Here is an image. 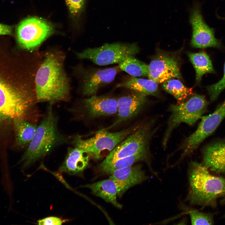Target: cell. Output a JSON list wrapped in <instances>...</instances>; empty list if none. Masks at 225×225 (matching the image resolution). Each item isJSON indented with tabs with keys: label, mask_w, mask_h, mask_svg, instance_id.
I'll return each mask as SVG.
<instances>
[{
	"label": "cell",
	"mask_w": 225,
	"mask_h": 225,
	"mask_svg": "<svg viewBox=\"0 0 225 225\" xmlns=\"http://www.w3.org/2000/svg\"><path fill=\"white\" fill-rule=\"evenodd\" d=\"M67 221L68 220H62L57 217H50L40 220L38 222L39 225H62Z\"/></svg>",
	"instance_id": "cell-29"
},
{
	"label": "cell",
	"mask_w": 225,
	"mask_h": 225,
	"mask_svg": "<svg viewBox=\"0 0 225 225\" xmlns=\"http://www.w3.org/2000/svg\"><path fill=\"white\" fill-rule=\"evenodd\" d=\"M121 70L134 77L148 76V65L130 56L119 64Z\"/></svg>",
	"instance_id": "cell-24"
},
{
	"label": "cell",
	"mask_w": 225,
	"mask_h": 225,
	"mask_svg": "<svg viewBox=\"0 0 225 225\" xmlns=\"http://www.w3.org/2000/svg\"><path fill=\"white\" fill-rule=\"evenodd\" d=\"M208 102L202 95H195L186 102L172 105L170 109L171 115L162 141L166 148L172 130L182 123L190 126L194 125L207 110Z\"/></svg>",
	"instance_id": "cell-6"
},
{
	"label": "cell",
	"mask_w": 225,
	"mask_h": 225,
	"mask_svg": "<svg viewBox=\"0 0 225 225\" xmlns=\"http://www.w3.org/2000/svg\"><path fill=\"white\" fill-rule=\"evenodd\" d=\"M82 70V92L83 95L91 96L96 95L100 88L112 82L121 70L118 66Z\"/></svg>",
	"instance_id": "cell-12"
},
{
	"label": "cell",
	"mask_w": 225,
	"mask_h": 225,
	"mask_svg": "<svg viewBox=\"0 0 225 225\" xmlns=\"http://www.w3.org/2000/svg\"><path fill=\"white\" fill-rule=\"evenodd\" d=\"M15 138L18 145L21 147H28L36 133L38 124L24 120L15 121L13 123Z\"/></svg>",
	"instance_id": "cell-20"
},
{
	"label": "cell",
	"mask_w": 225,
	"mask_h": 225,
	"mask_svg": "<svg viewBox=\"0 0 225 225\" xmlns=\"http://www.w3.org/2000/svg\"><path fill=\"white\" fill-rule=\"evenodd\" d=\"M139 51L136 43L115 42L105 43L99 47L88 48L75 54L79 59H88L97 65L104 66L119 64L127 58L134 56Z\"/></svg>",
	"instance_id": "cell-7"
},
{
	"label": "cell",
	"mask_w": 225,
	"mask_h": 225,
	"mask_svg": "<svg viewBox=\"0 0 225 225\" xmlns=\"http://www.w3.org/2000/svg\"><path fill=\"white\" fill-rule=\"evenodd\" d=\"M189 21L192 29L191 43L193 47L222 48L220 41L215 36L214 30L205 22L199 3H195L191 10Z\"/></svg>",
	"instance_id": "cell-11"
},
{
	"label": "cell",
	"mask_w": 225,
	"mask_h": 225,
	"mask_svg": "<svg viewBox=\"0 0 225 225\" xmlns=\"http://www.w3.org/2000/svg\"><path fill=\"white\" fill-rule=\"evenodd\" d=\"M192 225H212L213 224L212 216L210 214L192 211L190 213Z\"/></svg>",
	"instance_id": "cell-27"
},
{
	"label": "cell",
	"mask_w": 225,
	"mask_h": 225,
	"mask_svg": "<svg viewBox=\"0 0 225 225\" xmlns=\"http://www.w3.org/2000/svg\"><path fill=\"white\" fill-rule=\"evenodd\" d=\"M12 31V26L0 23V35H11Z\"/></svg>",
	"instance_id": "cell-30"
},
{
	"label": "cell",
	"mask_w": 225,
	"mask_h": 225,
	"mask_svg": "<svg viewBox=\"0 0 225 225\" xmlns=\"http://www.w3.org/2000/svg\"><path fill=\"white\" fill-rule=\"evenodd\" d=\"M65 58L64 53L59 50H50L43 55L35 76L38 103L53 104L70 100V82L64 68Z\"/></svg>",
	"instance_id": "cell-2"
},
{
	"label": "cell",
	"mask_w": 225,
	"mask_h": 225,
	"mask_svg": "<svg viewBox=\"0 0 225 225\" xmlns=\"http://www.w3.org/2000/svg\"><path fill=\"white\" fill-rule=\"evenodd\" d=\"M148 76L158 84L174 78H179L181 74L177 61L169 55H158L148 65Z\"/></svg>",
	"instance_id": "cell-13"
},
{
	"label": "cell",
	"mask_w": 225,
	"mask_h": 225,
	"mask_svg": "<svg viewBox=\"0 0 225 225\" xmlns=\"http://www.w3.org/2000/svg\"><path fill=\"white\" fill-rule=\"evenodd\" d=\"M90 157L88 152L80 148H70L59 170L72 174H78L87 167Z\"/></svg>",
	"instance_id": "cell-18"
},
{
	"label": "cell",
	"mask_w": 225,
	"mask_h": 225,
	"mask_svg": "<svg viewBox=\"0 0 225 225\" xmlns=\"http://www.w3.org/2000/svg\"><path fill=\"white\" fill-rule=\"evenodd\" d=\"M52 105L49 103L38 124L33 139L20 160V162L23 163V168L43 158L56 148L71 142L72 138L61 132L59 129L58 118L55 115Z\"/></svg>",
	"instance_id": "cell-3"
},
{
	"label": "cell",
	"mask_w": 225,
	"mask_h": 225,
	"mask_svg": "<svg viewBox=\"0 0 225 225\" xmlns=\"http://www.w3.org/2000/svg\"><path fill=\"white\" fill-rule=\"evenodd\" d=\"M225 118V100L212 113L202 116L195 132L187 138L180 149L182 156L192 153L207 137L212 134Z\"/></svg>",
	"instance_id": "cell-9"
},
{
	"label": "cell",
	"mask_w": 225,
	"mask_h": 225,
	"mask_svg": "<svg viewBox=\"0 0 225 225\" xmlns=\"http://www.w3.org/2000/svg\"><path fill=\"white\" fill-rule=\"evenodd\" d=\"M221 203L222 204H225V197L221 201Z\"/></svg>",
	"instance_id": "cell-31"
},
{
	"label": "cell",
	"mask_w": 225,
	"mask_h": 225,
	"mask_svg": "<svg viewBox=\"0 0 225 225\" xmlns=\"http://www.w3.org/2000/svg\"><path fill=\"white\" fill-rule=\"evenodd\" d=\"M190 61L196 71L197 80L199 82L204 74L214 73L212 62L208 54L205 52L190 53L188 54Z\"/></svg>",
	"instance_id": "cell-23"
},
{
	"label": "cell",
	"mask_w": 225,
	"mask_h": 225,
	"mask_svg": "<svg viewBox=\"0 0 225 225\" xmlns=\"http://www.w3.org/2000/svg\"><path fill=\"white\" fill-rule=\"evenodd\" d=\"M111 174L109 178L123 182L128 188L147 178L140 165L129 166L115 171Z\"/></svg>",
	"instance_id": "cell-19"
},
{
	"label": "cell",
	"mask_w": 225,
	"mask_h": 225,
	"mask_svg": "<svg viewBox=\"0 0 225 225\" xmlns=\"http://www.w3.org/2000/svg\"><path fill=\"white\" fill-rule=\"evenodd\" d=\"M82 187L89 188L95 195L119 208L122 206L118 202L117 196H120L128 189L123 182L110 178Z\"/></svg>",
	"instance_id": "cell-15"
},
{
	"label": "cell",
	"mask_w": 225,
	"mask_h": 225,
	"mask_svg": "<svg viewBox=\"0 0 225 225\" xmlns=\"http://www.w3.org/2000/svg\"><path fill=\"white\" fill-rule=\"evenodd\" d=\"M117 87L127 88L146 96L155 94L158 90V83L153 80L134 77L124 82L118 84Z\"/></svg>",
	"instance_id": "cell-21"
},
{
	"label": "cell",
	"mask_w": 225,
	"mask_h": 225,
	"mask_svg": "<svg viewBox=\"0 0 225 225\" xmlns=\"http://www.w3.org/2000/svg\"><path fill=\"white\" fill-rule=\"evenodd\" d=\"M224 19H225V18H224Z\"/></svg>",
	"instance_id": "cell-32"
},
{
	"label": "cell",
	"mask_w": 225,
	"mask_h": 225,
	"mask_svg": "<svg viewBox=\"0 0 225 225\" xmlns=\"http://www.w3.org/2000/svg\"><path fill=\"white\" fill-rule=\"evenodd\" d=\"M130 132L128 129L111 132L104 128L87 139H83L80 135H75L72 138L71 142L74 147L85 151L90 156L98 159L101 158L102 152L107 150L111 152Z\"/></svg>",
	"instance_id": "cell-8"
},
{
	"label": "cell",
	"mask_w": 225,
	"mask_h": 225,
	"mask_svg": "<svg viewBox=\"0 0 225 225\" xmlns=\"http://www.w3.org/2000/svg\"><path fill=\"white\" fill-rule=\"evenodd\" d=\"M55 31L54 25L48 20L37 17H28L16 28V40L21 48L33 52Z\"/></svg>",
	"instance_id": "cell-5"
},
{
	"label": "cell",
	"mask_w": 225,
	"mask_h": 225,
	"mask_svg": "<svg viewBox=\"0 0 225 225\" xmlns=\"http://www.w3.org/2000/svg\"><path fill=\"white\" fill-rule=\"evenodd\" d=\"M148 149L141 151L134 155L120 158L105 164L101 163L99 168L102 172L111 174L115 171L133 165L135 162L145 159Z\"/></svg>",
	"instance_id": "cell-22"
},
{
	"label": "cell",
	"mask_w": 225,
	"mask_h": 225,
	"mask_svg": "<svg viewBox=\"0 0 225 225\" xmlns=\"http://www.w3.org/2000/svg\"><path fill=\"white\" fill-rule=\"evenodd\" d=\"M83 104L87 113L92 118L113 115L118 113V100L112 97L93 95L84 99Z\"/></svg>",
	"instance_id": "cell-16"
},
{
	"label": "cell",
	"mask_w": 225,
	"mask_h": 225,
	"mask_svg": "<svg viewBox=\"0 0 225 225\" xmlns=\"http://www.w3.org/2000/svg\"><path fill=\"white\" fill-rule=\"evenodd\" d=\"M163 89L179 102L183 101L192 93V88L185 87L179 80L171 79L162 83Z\"/></svg>",
	"instance_id": "cell-25"
},
{
	"label": "cell",
	"mask_w": 225,
	"mask_h": 225,
	"mask_svg": "<svg viewBox=\"0 0 225 225\" xmlns=\"http://www.w3.org/2000/svg\"><path fill=\"white\" fill-rule=\"evenodd\" d=\"M151 128L150 123L139 128L119 143L101 163H109L147 149L148 142L153 132Z\"/></svg>",
	"instance_id": "cell-10"
},
{
	"label": "cell",
	"mask_w": 225,
	"mask_h": 225,
	"mask_svg": "<svg viewBox=\"0 0 225 225\" xmlns=\"http://www.w3.org/2000/svg\"><path fill=\"white\" fill-rule=\"evenodd\" d=\"M207 89L212 101L216 100L221 92L225 89V62L224 66V74L222 78L217 82L208 86Z\"/></svg>",
	"instance_id": "cell-28"
},
{
	"label": "cell",
	"mask_w": 225,
	"mask_h": 225,
	"mask_svg": "<svg viewBox=\"0 0 225 225\" xmlns=\"http://www.w3.org/2000/svg\"><path fill=\"white\" fill-rule=\"evenodd\" d=\"M187 199L192 204L215 207L218 199L225 195V178L211 174L203 164L191 163Z\"/></svg>",
	"instance_id": "cell-4"
},
{
	"label": "cell",
	"mask_w": 225,
	"mask_h": 225,
	"mask_svg": "<svg viewBox=\"0 0 225 225\" xmlns=\"http://www.w3.org/2000/svg\"><path fill=\"white\" fill-rule=\"evenodd\" d=\"M118 118L110 127L112 128L122 122L130 119L137 115L142 110L146 102V96L133 91L117 99Z\"/></svg>",
	"instance_id": "cell-14"
},
{
	"label": "cell",
	"mask_w": 225,
	"mask_h": 225,
	"mask_svg": "<svg viewBox=\"0 0 225 225\" xmlns=\"http://www.w3.org/2000/svg\"><path fill=\"white\" fill-rule=\"evenodd\" d=\"M86 0H65L70 15L75 21H78L83 12Z\"/></svg>",
	"instance_id": "cell-26"
},
{
	"label": "cell",
	"mask_w": 225,
	"mask_h": 225,
	"mask_svg": "<svg viewBox=\"0 0 225 225\" xmlns=\"http://www.w3.org/2000/svg\"><path fill=\"white\" fill-rule=\"evenodd\" d=\"M203 164L217 173H225V139L207 145L203 152Z\"/></svg>",
	"instance_id": "cell-17"
},
{
	"label": "cell",
	"mask_w": 225,
	"mask_h": 225,
	"mask_svg": "<svg viewBox=\"0 0 225 225\" xmlns=\"http://www.w3.org/2000/svg\"><path fill=\"white\" fill-rule=\"evenodd\" d=\"M0 48V126L31 121L39 113L34 78L39 62Z\"/></svg>",
	"instance_id": "cell-1"
}]
</instances>
